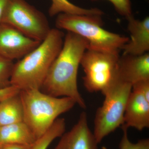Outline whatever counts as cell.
<instances>
[{
  "label": "cell",
  "instance_id": "obj_1",
  "mask_svg": "<svg viewBox=\"0 0 149 149\" xmlns=\"http://www.w3.org/2000/svg\"><path fill=\"white\" fill-rule=\"evenodd\" d=\"M88 41L83 37L68 32L61 50L51 66L40 90L55 97H68L82 108L86 103L77 86L78 68Z\"/></svg>",
  "mask_w": 149,
  "mask_h": 149
},
{
  "label": "cell",
  "instance_id": "obj_2",
  "mask_svg": "<svg viewBox=\"0 0 149 149\" xmlns=\"http://www.w3.org/2000/svg\"><path fill=\"white\" fill-rule=\"evenodd\" d=\"M64 37L60 29H51L37 48L14 63L11 85L20 91L40 90L51 65L61 50Z\"/></svg>",
  "mask_w": 149,
  "mask_h": 149
},
{
  "label": "cell",
  "instance_id": "obj_3",
  "mask_svg": "<svg viewBox=\"0 0 149 149\" xmlns=\"http://www.w3.org/2000/svg\"><path fill=\"white\" fill-rule=\"evenodd\" d=\"M19 95L24 110L23 121L36 140L46 133L60 115L76 104L70 98L54 97L40 90H22Z\"/></svg>",
  "mask_w": 149,
  "mask_h": 149
},
{
  "label": "cell",
  "instance_id": "obj_4",
  "mask_svg": "<svg viewBox=\"0 0 149 149\" xmlns=\"http://www.w3.org/2000/svg\"><path fill=\"white\" fill-rule=\"evenodd\" d=\"M102 16L61 13L56 18V27L84 38L89 44L88 49L120 52L129 37L104 29Z\"/></svg>",
  "mask_w": 149,
  "mask_h": 149
},
{
  "label": "cell",
  "instance_id": "obj_5",
  "mask_svg": "<svg viewBox=\"0 0 149 149\" xmlns=\"http://www.w3.org/2000/svg\"><path fill=\"white\" fill-rule=\"evenodd\" d=\"M132 85L117 79L102 93L104 100L94 119L93 134L98 143L122 126Z\"/></svg>",
  "mask_w": 149,
  "mask_h": 149
},
{
  "label": "cell",
  "instance_id": "obj_6",
  "mask_svg": "<svg viewBox=\"0 0 149 149\" xmlns=\"http://www.w3.org/2000/svg\"><path fill=\"white\" fill-rule=\"evenodd\" d=\"M119 52H107L87 49L80 61L85 76L84 87L91 93L102 94L117 80Z\"/></svg>",
  "mask_w": 149,
  "mask_h": 149
},
{
  "label": "cell",
  "instance_id": "obj_7",
  "mask_svg": "<svg viewBox=\"0 0 149 149\" xmlns=\"http://www.w3.org/2000/svg\"><path fill=\"white\" fill-rule=\"evenodd\" d=\"M2 22L40 42L51 29L45 15L25 0H9Z\"/></svg>",
  "mask_w": 149,
  "mask_h": 149
},
{
  "label": "cell",
  "instance_id": "obj_8",
  "mask_svg": "<svg viewBox=\"0 0 149 149\" xmlns=\"http://www.w3.org/2000/svg\"><path fill=\"white\" fill-rule=\"evenodd\" d=\"M41 42L25 36L10 24L0 23V56L4 58L19 60Z\"/></svg>",
  "mask_w": 149,
  "mask_h": 149
},
{
  "label": "cell",
  "instance_id": "obj_9",
  "mask_svg": "<svg viewBox=\"0 0 149 149\" xmlns=\"http://www.w3.org/2000/svg\"><path fill=\"white\" fill-rule=\"evenodd\" d=\"M61 138L54 149H99V143L89 128L85 112H82L76 124Z\"/></svg>",
  "mask_w": 149,
  "mask_h": 149
},
{
  "label": "cell",
  "instance_id": "obj_10",
  "mask_svg": "<svg viewBox=\"0 0 149 149\" xmlns=\"http://www.w3.org/2000/svg\"><path fill=\"white\" fill-rule=\"evenodd\" d=\"M117 77L132 86L140 81L149 80V52L141 55L120 56Z\"/></svg>",
  "mask_w": 149,
  "mask_h": 149
},
{
  "label": "cell",
  "instance_id": "obj_11",
  "mask_svg": "<svg viewBox=\"0 0 149 149\" xmlns=\"http://www.w3.org/2000/svg\"><path fill=\"white\" fill-rule=\"evenodd\" d=\"M122 125L139 131L149 127V101L133 89L126 103Z\"/></svg>",
  "mask_w": 149,
  "mask_h": 149
},
{
  "label": "cell",
  "instance_id": "obj_12",
  "mask_svg": "<svg viewBox=\"0 0 149 149\" xmlns=\"http://www.w3.org/2000/svg\"><path fill=\"white\" fill-rule=\"evenodd\" d=\"M128 29L130 34L129 40L123 47V54L141 55L149 51V17L142 20L132 16L127 19Z\"/></svg>",
  "mask_w": 149,
  "mask_h": 149
},
{
  "label": "cell",
  "instance_id": "obj_13",
  "mask_svg": "<svg viewBox=\"0 0 149 149\" xmlns=\"http://www.w3.org/2000/svg\"><path fill=\"white\" fill-rule=\"evenodd\" d=\"M36 140L32 131L24 121L0 126V145H32Z\"/></svg>",
  "mask_w": 149,
  "mask_h": 149
},
{
  "label": "cell",
  "instance_id": "obj_14",
  "mask_svg": "<svg viewBox=\"0 0 149 149\" xmlns=\"http://www.w3.org/2000/svg\"><path fill=\"white\" fill-rule=\"evenodd\" d=\"M19 93L0 101V126L24 120V110Z\"/></svg>",
  "mask_w": 149,
  "mask_h": 149
},
{
  "label": "cell",
  "instance_id": "obj_15",
  "mask_svg": "<svg viewBox=\"0 0 149 149\" xmlns=\"http://www.w3.org/2000/svg\"><path fill=\"white\" fill-rule=\"evenodd\" d=\"M49 9L50 16L53 17L61 13L81 15H102L104 13L97 8H84L73 4L68 0H52Z\"/></svg>",
  "mask_w": 149,
  "mask_h": 149
},
{
  "label": "cell",
  "instance_id": "obj_16",
  "mask_svg": "<svg viewBox=\"0 0 149 149\" xmlns=\"http://www.w3.org/2000/svg\"><path fill=\"white\" fill-rule=\"evenodd\" d=\"M66 123L63 118H58L50 128L37 139L32 149H48L55 139L61 137L65 132Z\"/></svg>",
  "mask_w": 149,
  "mask_h": 149
},
{
  "label": "cell",
  "instance_id": "obj_17",
  "mask_svg": "<svg viewBox=\"0 0 149 149\" xmlns=\"http://www.w3.org/2000/svg\"><path fill=\"white\" fill-rule=\"evenodd\" d=\"M14 63L0 56V90L10 86V79Z\"/></svg>",
  "mask_w": 149,
  "mask_h": 149
},
{
  "label": "cell",
  "instance_id": "obj_18",
  "mask_svg": "<svg viewBox=\"0 0 149 149\" xmlns=\"http://www.w3.org/2000/svg\"><path fill=\"white\" fill-rule=\"evenodd\" d=\"M123 135L119 144L120 149H149V139L140 140L136 143H133L129 140L128 136V128L121 126Z\"/></svg>",
  "mask_w": 149,
  "mask_h": 149
},
{
  "label": "cell",
  "instance_id": "obj_19",
  "mask_svg": "<svg viewBox=\"0 0 149 149\" xmlns=\"http://www.w3.org/2000/svg\"><path fill=\"white\" fill-rule=\"evenodd\" d=\"M93 1L100 0H91ZM114 7L116 12L127 19L133 16L131 0H107Z\"/></svg>",
  "mask_w": 149,
  "mask_h": 149
},
{
  "label": "cell",
  "instance_id": "obj_20",
  "mask_svg": "<svg viewBox=\"0 0 149 149\" xmlns=\"http://www.w3.org/2000/svg\"><path fill=\"white\" fill-rule=\"evenodd\" d=\"M132 89L139 92L149 101V80H143L133 84Z\"/></svg>",
  "mask_w": 149,
  "mask_h": 149
},
{
  "label": "cell",
  "instance_id": "obj_21",
  "mask_svg": "<svg viewBox=\"0 0 149 149\" xmlns=\"http://www.w3.org/2000/svg\"><path fill=\"white\" fill-rule=\"evenodd\" d=\"M20 91L18 88L12 85L0 90V101L6 98L18 94Z\"/></svg>",
  "mask_w": 149,
  "mask_h": 149
},
{
  "label": "cell",
  "instance_id": "obj_22",
  "mask_svg": "<svg viewBox=\"0 0 149 149\" xmlns=\"http://www.w3.org/2000/svg\"><path fill=\"white\" fill-rule=\"evenodd\" d=\"M33 145L3 144L0 145V149H32Z\"/></svg>",
  "mask_w": 149,
  "mask_h": 149
},
{
  "label": "cell",
  "instance_id": "obj_23",
  "mask_svg": "<svg viewBox=\"0 0 149 149\" xmlns=\"http://www.w3.org/2000/svg\"><path fill=\"white\" fill-rule=\"evenodd\" d=\"M8 1L9 0H0V23L2 22Z\"/></svg>",
  "mask_w": 149,
  "mask_h": 149
}]
</instances>
